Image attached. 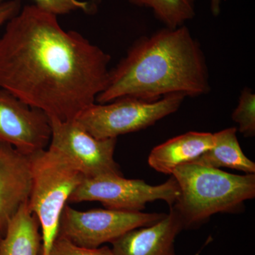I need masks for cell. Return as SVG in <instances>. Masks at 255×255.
Masks as SVG:
<instances>
[{
	"mask_svg": "<svg viewBox=\"0 0 255 255\" xmlns=\"http://www.w3.org/2000/svg\"><path fill=\"white\" fill-rule=\"evenodd\" d=\"M110 54L58 16L36 4L21 8L0 38V89L49 118L74 120L107 87Z\"/></svg>",
	"mask_w": 255,
	"mask_h": 255,
	"instance_id": "cell-1",
	"label": "cell"
},
{
	"mask_svg": "<svg viewBox=\"0 0 255 255\" xmlns=\"http://www.w3.org/2000/svg\"><path fill=\"white\" fill-rule=\"evenodd\" d=\"M211 91L206 57L184 25L137 38L117 66L96 102L130 97L155 102L166 96L196 97Z\"/></svg>",
	"mask_w": 255,
	"mask_h": 255,
	"instance_id": "cell-2",
	"label": "cell"
},
{
	"mask_svg": "<svg viewBox=\"0 0 255 255\" xmlns=\"http://www.w3.org/2000/svg\"><path fill=\"white\" fill-rule=\"evenodd\" d=\"M171 175L179 187L172 207L185 228L200 226L218 213H236L245 201L255 197V174L238 175L187 162Z\"/></svg>",
	"mask_w": 255,
	"mask_h": 255,
	"instance_id": "cell-3",
	"label": "cell"
},
{
	"mask_svg": "<svg viewBox=\"0 0 255 255\" xmlns=\"http://www.w3.org/2000/svg\"><path fill=\"white\" fill-rule=\"evenodd\" d=\"M30 159L31 188L28 205L39 222L42 255H49L58 235L64 208L85 177L61 155L48 148L30 155Z\"/></svg>",
	"mask_w": 255,
	"mask_h": 255,
	"instance_id": "cell-4",
	"label": "cell"
},
{
	"mask_svg": "<svg viewBox=\"0 0 255 255\" xmlns=\"http://www.w3.org/2000/svg\"><path fill=\"white\" fill-rule=\"evenodd\" d=\"M184 98L182 95H172L155 102H146L125 97L103 105L95 103L74 121L96 138H117L147 128L175 113Z\"/></svg>",
	"mask_w": 255,
	"mask_h": 255,
	"instance_id": "cell-5",
	"label": "cell"
},
{
	"mask_svg": "<svg viewBox=\"0 0 255 255\" xmlns=\"http://www.w3.org/2000/svg\"><path fill=\"white\" fill-rule=\"evenodd\" d=\"M179 194V186L172 176L163 184L152 186L140 179L111 174L84 178L68 202L100 201L107 209L141 211L147 203L157 200L165 201L171 207Z\"/></svg>",
	"mask_w": 255,
	"mask_h": 255,
	"instance_id": "cell-6",
	"label": "cell"
},
{
	"mask_svg": "<svg viewBox=\"0 0 255 255\" xmlns=\"http://www.w3.org/2000/svg\"><path fill=\"white\" fill-rule=\"evenodd\" d=\"M164 216L113 209L80 211L66 205L60 217L58 236L77 246L97 248L131 230L155 224Z\"/></svg>",
	"mask_w": 255,
	"mask_h": 255,
	"instance_id": "cell-7",
	"label": "cell"
},
{
	"mask_svg": "<svg viewBox=\"0 0 255 255\" xmlns=\"http://www.w3.org/2000/svg\"><path fill=\"white\" fill-rule=\"evenodd\" d=\"M49 122L51 135L48 149L73 164L84 177L122 175L114 157L117 138H96L74 120L49 118Z\"/></svg>",
	"mask_w": 255,
	"mask_h": 255,
	"instance_id": "cell-8",
	"label": "cell"
},
{
	"mask_svg": "<svg viewBox=\"0 0 255 255\" xmlns=\"http://www.w3.org/2000/svg\"><path fill=\"white\" fill-rule=\"evenodd\" d=\"M50 135L49 118L44 112L0 89V140L31 155L46 149Z\"/></svg>",
	"mask_w": 255,
	"mask_h": 255,
	"instance_id": "cell-9",
	"label": "cell"
},
{
	"mask_svg": "<svg viewBox=\"0 0 255 255\" xmlns=\"http://www.w3.org/2000/svg\"><path fill=\"white\" fill-rule=\"evenodd\" d=\"M31 188L30 155L0 140V239L10 220L28 201Z\"/></svg>",
	"mask_w": 255,
	"mask_h": 255,
	"instance_id": "cell-10",
	"label": "cell"
},
{
	"mask_svg": "<svg viewBox=\"0 0 255 255\" xmlns=\"http://www.w3.org/2000/svg\"><path fill=\"white\" fill-rule=\"evenodd\" d=\"M184 223L172 206L168 214L151 226L131 230L112 241L117 255H177L174 242L184 229Z\"/></svg>",
	"mask_w": 255,
	"mask_h": 255,
	"instance_id": "cell-11",
	"label": "cell"
},
{
	"mask_svg": "<svg viewBox=\"0 0 255 255\" xmlns=\"http://www.w3.org/2000/svg\"><path fill=\"white\" fill-rule=\"evenodd\" d=\"M214 143V133L187 132L154 147L149 155L148 164L157 172L171 175L178 166L192 162Z\"/></svg>",
	"mask_w": 255,
	"mask_h": 255,
	"instance_id": "cell-12",
	"label": "cell"
},
{
	"mask_svg": "<svg viewBox=\"0 0 255 255\" xmlns=\"http://www.w3.org/2000/svg\"><path fill=\"white\" fill-rule=\"evenodd\" d=\"M40 224L28 205V201L10 220L0 239V255H42Z\"/></svg>",
	"mask_w": 255,
	"mask_h": 255,
	"instance_id": "cell-13",
	"label": "cell"
},
{
	"mask_svg": "<svg viewBox=\"0 0 255 255\" xmlns=\"http://www.w3.org/2000/svg\"><path fill=\"white\" fill-rule=\"evenodd\" d=\"M237 131L238 128L231 127L215 132L214 145L191 162L212 168L227 167L255 174V163L242 150Z\"/></svg>",
	"mask_w": 255,
	"mask_h": 255,
	"instance_id": "cell-14",
	"label": "cell"
},
{
	"mask_svg": "<svg viewBox=\"0 0 255 255\" xmlns=\"http://www.w3.org/2000/svg\"><path fill=\"white\" fill-rule=\"evenodd\" d=\"M130 4L152 10L155 17L164 26L175 28L184 26L196 15L195 0H128Z\"/></svg>",
	"mask_w": 255,
	"mask_h": 255,
	"instance_id": "cell-15",
	"label": "cell"
},
{
	"mask_svg": "<svg viewBox=\"0 0 255 255\" xmlns=\"http://www.w3.org/2000/svg\"><path fill=\"white\" fill-rule=\"evenodd\" d=\"M233 122L245 137L255 135V95L249 87H245L240 95L237 107L232 114Z\"/></svg>",
	"mask_w": 255,
	"mask_h": 255,
	"instance_id": "cell-16",
	"label": "cell"
},
{
	"mask_svg": "<svg viewBox=\"0 0 255 255\" xmlns=\"http://www.w3.org/2000/svg\"><path fill=\"white\" fill-rule=\"evenodd\" d=\"M49 255H117L109 247L89 248L77 246L65 238H55Z\"/></svg>",
	"mask_w": 255,
	"mask_h": 255,
	"instance_id": "cell-17",
	"label": "cell"
},
{
	"mask_svg": "<svg viewBox=\"0 0 255 255\" xmlns=\"http://www.w3.org/2000/svg\"><path fill=\"white\" fill-rule=\"evenodd\" d=\"M5 0H0V3ZM34 4L57 16L70 14L76 11L88 13L91 4L88 1L80 0H33Z\"/></svg>",
	"mask_w": 255,
	"mask_h": 255,
	"instance_id": "cell-18",
	"label": "cell"
},
{
	"mask_svg": "<svg viewBox=\"0 0 255 255\" xmlns=\"http://www.w3.org/2000/svg\"><path fill=\"white\" fill-rule=\"evenodd\" d=\"M21 0H5L0 3V27L21 11Z\"/></svg>",
	"mask_w": 255,
	"mask_h": 255,
	"instance_id": "cell-19",
	"label": "cell"
},
{
	"mask_svg": "<svg viewBox=\"0 0 255 255\" xmlns=\"http://www.w3.org/2000/svg\"><path fill=\"white\" fill-rule=\"evenodd\" d=\"M211 11L214 16H218L221 13V0H210Z\"/></svg>",
	"mask_w": 255,
	"mask_h": 255,
	"instance_id": "cell-20",
	"label": "cell"
}]
</instances>
